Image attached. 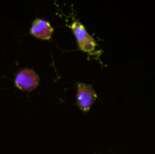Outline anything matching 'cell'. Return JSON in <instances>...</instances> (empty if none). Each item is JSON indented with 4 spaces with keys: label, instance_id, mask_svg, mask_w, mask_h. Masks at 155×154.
<instances>
[{
    "label": "cell",
    "instance_id": "cell-1",
    "mask_svg": "<svg viewBox=\"0 0 155 154\" xmlns=\"http://www.w3.org/2000/svg\"><path fill=\"white\" fill-rule=\"evenodd\" d=\"M40 83L38 74L32 69L25 68L17 72L15 76V86L24 92H32L35 90Z\"/></svg>",
    "mask_w": 155,
    "mask_h": 154
},
{
    "label": "cell",
    "instance_id": "cell-3",
    "mask_svg": "<svg viewBox=\"0 0 155 154\" xmlns=\"http://www.w3.org/2000/svg\"><path fill=\"white\" fill-rule=\"evenodd\" d=\"M70 27L77 41L79 49L84 53H93L96 48V42L94 37L87 33L84 25L75 21L70 25Z\"/></svg>",
    "mask_w": 155,
    "mask_h": 154
},
{
    "label": "cell",
    "instance_id": "cell-4",
    "mask_svg": "<svg viewBox=\"0 0 155 154\" xmlns=\"http://www.w3.org/2000/svg\"><path fill=\"white\" fill-rule=\"evenodd\" d=\"M54 32L53 26L45 19H35L30 28V34L41 40H50Z\"/></svg>",
    "mask_w": 155,
    "mask_h": 154
},
{
    "label": "cell",
    "instance_id": "cell-2",
    "mask_svg": "<svg viewBox=\"0 0 155 154\" xmlns=\"http://www.w3.org/2000/svg\"><path fill=\"white\" fill-rule=\"evenodd\" d=\"M76 90V105L84 113L90 111L98 95L92 85L84 83H77Z\"/></svg>",
    "mask_w": 155,
    "mask_h": 154
}]
</instances>
